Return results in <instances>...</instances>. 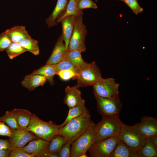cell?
Returning <instances> with one entry per match:
<instances>
[{
    "label": "cell",
    "instance_id": "obj_1",
    "mask_svg": "<svg viewBox=\"0 0 157 157\" xmlns=\"http://www.w3.org/2000/svg\"><path fill=\"white\" fill-rule=\"evenodd\" d=\"M94 124L88 111L70 120L60 128L58 134L72 143Z\"/></svg>",
    "mask_w": 157,
    "mask_h": 157
},
{
    "label": "cell",
    "instance_id": "obj_2",
    "mask_svg": "<svg viewBox=\"0 0 157 157\" xmlns=\"http://www.w3.org/2000/svg\"><path fill=\"white\" fill-rule=\"evenodd\" d=\"M60 125L52 121H44L32 113L30 123L26 129L39 138L49 142L55 135L58 134Z\"/></svg>",
    "mask_w": 157,
    "mask_h": 157
},
{
    "label": "cell",
    "instance_id": "obj_3",
    "mask_svg": "<svg viewBox=\"0 0 157 157\" xmlns=\"http://www.w3.org/2000/svg\"><path fill=\"white\" fill-rule=\"evenodd\" d=\"M97 131L94 143L115 135L120 131L122 122L119 115L102 117Z\"/></svg>",
    "mask_w": 157,
    "mask_h": 157
},
{
    "label": "cell",
    "instance_id": "obj_4",
    "mask_svg": "<svg viewBox=\"0 0 157 157\" xmlns=\"http://www.w3.org/2000/svg\"><path fill=\"white\" fill-rule=\"evenodd\" d=\"M99 123H94L72 143L69 157H79L88 151L94 142Z\"/></svg>",
    "mask_w": 157,
    "mask_h": 157
},
{
    "label": "cell",
    "instance_id": "obj_5",
    "mask_svg": "<svg viewBox=\"0 0 157 157\" xmlns=\"http://www.w3.org/2000/svg\"><path fill=\"white\" fill-rule=\"evenodd\" d=\"M118 137L119 140L138 151L147 139L139 132L135 124L128 126L123 122Z\"/></svg>",
    "mask_w": 157,
    "mask_h": 157
},
{
    "label": "cell",
    "instance_id": "obj_6",
    "mask_svg": "<svg viewBox=\"0 0 157 157\" xmlns=\"http://www.w3.org/2000/svg\"><path fill=\"white\" fill-rule=\"evenodd\" d=\"M102 78L100 70L94 61L89 63L77 73L75 79L79 88L93 86Z\"/></svg>",
    "mask_w": 157,
    "mask_h": 157
},
{
    "label": "cell",
    "instance_id": "obj_7",
    "mask_svg": "<svg viewBox=\"0 0 157 157\" xmlns=\"http://www.w3.org/2000/svg\"><path fill=\"white\" fill-rule=\"evenodd\" d=\"M83 15L76 17L73 33L67 50L80 49L85 51V40L87 31L83 22Z\"/></svg>",
    "mask_w": 157,
    "mask_h": 157
},
{
    "label": "cell",
    "instance_id": "obj_8",
    "mask_svg": "<svg viewBox=\"0 0 157 157\" xmlns=\"http://www.w3.org/2000/svg\"><path fill=\"white\" fill-rule=\"evenodd\" d=\"M92 86L94 93L100 97L120 99L118 90L119 84L113 78H102Z\"/></svg>",
    "mask_w": 157,
    "mask_h": 157
},
{
    "label": "cell",
    "instance_id": "obj_9",
    "mask_svg": "<svg viewBox=\"0 0 157 157\" xmlns=\"http://www.w3.org/2000/svg\"><path fill=\"white\" fill-rule=\"evenodd\" d=\"M94 93L97 111L102 117L119 115L122 107L120 99L104 98Z\"/></svg>",
    "mask_w": 157,
    "mask_h": 157
},
{
    "label": "cell",
    "instance_id": "obj_10",
    "mask_svg": "<svg viewBox=\"0 0 157 157\" xmlns=\"http://www.w3.org/2000/svg\"><path fill=\"white\" fill-rule=\"evenodd\" d=\"M119 139L115 135L94 143L88 150L91 157H110Z\"/></svg>",
    "mask_w": 157,
    "mask_h": 157
},
{
    "label": "cell",
    "instance_id": "obj_11",
    "mask_svg": "<svg viewBox=\"0 0 157 157\" xmlns=\"http://www.w3.org/2000/svg\"><path fill=\"white\" fill-rule=\"evenodd\" d=\"M38 138L26 129L19 128L12 130L8 139L10 149L22 147L29 142Z\"/></svg>",
    "mask_w": 157,
    "mask_h": 157
},
{
    "label": "cell",
    "instance_id": "obj_12",
    "mask_svg": "<svg viewBox=\"0 0 157 157\" xmlns=\"http://www.w3.org/2000/svg\"><path fill=\"white\" fill-rule=\"evenodd\" d=\"M49 144V142L38 138L31 141L28 144L22 148L35 157H48Z\"/></svg>",
    "mask_w": 157,
    "mask_h": 157
},
{
    "label": "cell",
    "instance_id": "obj_13",
    "mask_svg": "<svg viewBox=\"0 0 157 157\" xmlns=\"http://www.w3.org/2000/svg\"><path fill=\"white\" fill-rule=\"evenodd\" d=\"M139 132L146 139L157 136V120L150 116H145L135 124Z\"/></svg>",
    "mask_w": 157,
    "mask_h": 157
},
{
    "label": "cell",
    "instance_id": "obj_14",
    "mask_svg": "<svg viewBox=\"0 0 157 157\" xmlns=\"http://www.w3.org/2000/svg\"><path fill=\"white\" fill-rule=\"evenodd\" d=\"M64 42L61 33L54 46L51 54L46 62V64H55L64 60L67 50Z\"/></svg>",
    "mask_w": 157,
    "mask_h": 157
},
{
    "label": "cell",
    "instance_id": "obj_15",
    "mask_svg": "<svg viewBox=\"0 0 157 157\" xmlns=\"http://www.w3.org/2000/svg\"><path fill=\"white\" fill-rule=\"evenodd\" d=\"M76 17L74 15L67 16L56 21L58 24L60 22L61 23L62 28V33L67 50L73 33Z\"/></svg>",
    "mask_w": 157,
    "mask_h": 157
},
{
    "label": "cell",
    "instance_id": "obj_16",
    "mask_svg": "<svg viewBox=\"0 0 157 157\" xmlns=\"http://www.w3.org/2000/svg\"><path fill=\"white\" fill-rule=\"evenodd\" d=\"M77 85L67 86L65 88V96L63 100L64 104L70 108L77 105L82 99L81 93Z\"/></svg>",
    "mask_w": 157,
    "mask_h": 157
},
{
    "label": "cell",
    "instance_id": "obj_17",
    "mask_svg": "<svg viewBox=\"0 0 157 157\" xmlns=\"http://www.w3.org/2000/svg\"><path fill=\"white\" fill-rule=\"evenodd\" d=\"M69 0H58L56 6L52 13L45 20L49 28L58 24L56 21L64 15L66 11Z\"/></svg>",
    "mask_w": 157,
    "mask_h": 157
},
{
    "label": "cell",
    "instance_id": "obj_18",
    "mask_svg": "<svg viewBox=\"0 0 157 157\" xmlns=\"http://www.w3.org/2000/svg\"><path fill=\"white\" fill-rule=\"evenodd\" d=\"M47 81L44 76L32 73L25 76L21 82V84L29 90L32 91L38 87L43 86Z\"/></svg>",
    "mask_w": 157,
    "mask_h": 157
},
{
    "label": "cell",
    "instance_id": "obj_19",
    "mask_svg": "<svg viewBox=\"0 0 157 157\" xmlns=\"http://www.w3.org/2000/svg\"><path fill=\"white\" fill-rule=\"evenodd\" d=\"M84 51L80 49L71 51L67 50L65 55L64 60L71 62L77 69L78 72L85 68L88 63L84 61L82 57L81 53Z\"/></svg>",
    "mask_w": 157,
    "mask_h": 157
},
{
    "label": "cell",
    "instance_id": "obj_20",
    "mask_svg": "<svg viewBox=\"0 0 157 157\" xmlns=\"http://www.w3.org/2000/svg\"><path fill=\"white\" fill-rule=\"evenodd\" d=\"M110 157H138V150L119 140Z\"/></svg>",
    "mask_w": 157,
    "mask_h": 157
},
{
    "label": "cell",
    "instance_id": "obj_21",
    "mask_svg": "<svg viewBox=\"0 0 157 157\" xmlns=\"http://www.w3.org/2000/svg\"><path fill=\"white\" fill-rule=\"evenodd\" d=\"M12 42L19 43L23 39L31 36L22 26H16L5 31Z\"/></svg>",
    "mask_w": 157,
    "mask_h": 157
},
{
    "label": "cell",
    "instance_id": "obj_22",
    "mask_svg": "<svg viewBox=\"0 0 157 157\" xmlns=\"http://www.w3.org/2000/svg\"><path fill=\"white\" fill-rule=\"evenodd\" d=\"M58 72L55 64H46L39 69L33 71L32 73L44 76L49 84L53 85L55 84L53 80L54 76Z\"/></svg>",
    "mask_w": 157,
    "mask_h": 157
},
{
    "label": "cell",
    "instance_id": "obj_23",
    "mask_svg": "<svg viewBox=\"0 0 157 157\" xmlns=\"http://www.w3.org/2000/svg\"><path fill=\"white\" fill-rule=\"evenodd\" d=\"M67 115L64 122L60 124V128L65 126L71 120L88 111L85 106V101L82 99L80 102L76 106L69 108Z\"/></svg>",
    "mask_w": 157,
    "mask_h": 157
},
{
    "label": "cell",
    "instance_id": "obj_24",
    "mask_svg": "<svg viewBox=\"0 0 157 157\" xmlns=\"http://www.w3.org/2000/svg\"><path fill=\"white\" fill-rule=\"evenodd\" d=\"M138 157H156L157 147L152 142L151 138H147L143 145L138 151Z\"/></svg>",
    "mask_w": 157,
    "mask_h": 157
},
{
    "label": "cell",
    "instance_id": "obj_25",
    "mask_svg": "<svg viewBox=\"0 0 157 157\" xmlns=\"http://www.w3.org/2000/svg\"><path fill=\"white\" fill-rule=\"evenodd\" d=\"M17 123L20 128L26 129L28 126L32 113L26 109H14Z\"/></svg>",
    "mask_w": 157,
    "mask_h": 157
},
{
    "label": "cell",
    "instance_id": "obj_26",
    "mask_svg": "<svg viewBox=\"0 0 157 157\" xmlns=\"http://www.w3.org/2000/svg\"><path fill=\"white\" fill-rule=\"evenodd\" d=\"M67 140L64 137L59 134L54 136L49 142V153H58L62 146Z\"/></svg>",
    "mask_w": 157,
    "mask_h": 157
},
{
    "label": "cell",
    "instance_id": "obj_27",
    "mask_svg": "<svg viewBox=\"0 0 157 157\" xmlns=\"http://www.w3.org/2000/svg\"><path fill=\"white\" fill-rule=\"evenodd\" d=\"M19 43L26 51H29L35 56L39 54L40 50L38 42L31 37L23 39Z\"/></svg>",
    "mask_w": 157,
    "mask_h": 157
},
{
    "label": "cell",
    "instance_id": "obj_28",
    "mask_svg": "<svg viewBox=\"0 0 157 157\" xmlns=\"http://www.w3.org/2000/svg\"><path fill=\"white\" fill-rule=\"evenodd\" d=\"M0 121L6 123L12 130L20 128L17 122L14 109L6 111L3 116L0 117Z\"/></svg>",
    "mask_w": 157,
    "mask_h": 157
},
{
    "label": "cell",
    "instance_id": "obj_29",
    "mask_svg": "<svg viewBox=\"0 0 157 157\" xmlns=\"http://www.w3.org/2000/svg\"><path fill=\"white\" fill-rule=\"evenodd\" d=\"M5 50L11 60L26 51L19 43L14 42H12Z\"/></svg>",
    "mask_w": 157,
    "mask_h": 157
},
{
    "label": "cell",
    "instance_id": "obj_30",
    "mask_svg": "<svg viewBox=\"0 0 157 157\" xmlns=\"http://www.w3.org/2000/svg\"><path fill=\"white\" fill-rule=\"evenodd\" d=\"M76 0H69L66 11L64 15L56 21L67 16L74 15L77 17L81 15H83L84 14L82 10H78L77 9L76 4Z\"/></svg>",
    "mask_w": 157,
    "mask_h": 157
},
{
    "label": "cell",
    "instance_id": "obj_31",
    "mask_svg": "<svg viewBox=\"0 0 157 157\" xmlns=\"http://www.w3.org/2000/svg\"><path fill=\"white\" fill-rule=\"evenodd\" d=\"M76 7L77 10H82L88 8L97 9V4L92 0H76Z\"/></svg>",
    "mask_w": 157,
    "mask_h": 157
},
{
    "label": "cell",
    "instance_id": "obj_32",
    "mask_svg": "<svg viewBox=\"0 0 157 157\" xmlns=\"http://www.w3.org/2000/svg\"><path fill=\"white\" fill-rule=\"evenodd\" d=\"M125 3L135 15L142 13L143 9L139 5L137 0H121Z\"/></svg>",
    "mask_w": 157,
    "mask_h": 157
},
{
    "label": "cell",
    "instance_id": "obj_33",
    "mask_svg": "<svg viewBox=\"0 0 157 157\" xmlns=\"http://www.w3.org/2000/svg\"><path fill=\"white\" fill-rule=\"evenodd\" d=\"M12 42L6 31L1 33L0 34V51H2L5 50Z\"/></svg>",
    "mask_w": 157,
    "mask_h": 157
},
{
    "label": "cell",
    "instance_id": "obj_34",
    "mask_svg": "<svg viewBox=\"0 0 157 157\" xmlns=\"http://www.w3.org/2000/svg\"><path fill=\"white\" fill-rule=\"evenodd\" d=\"M55 64L58 72L61 70H71L75 71L77 74L78 72L72 64L67 60H64Z\"/></svg>",
    "mask_w": 157,
    "mask_h": 157
},
{
    "label": "cell",
    "instance_id": "obj_35",
    "mask_svg": "<svg viewBox=\"0 0 157 157\" xmlns=\"http://www.w3.org/2000/svg\"><path fill=\"white\" fill-rule=\"evenodd\" d=\"M77 73L71 70H65L59 71L56 75L64 81H67L71 78L75 79Z\"/></svg>",
    "mask_w": 157,
    "mask_h": 157
},
{
    "label": "cell",
    "instance_id": "obj_36",
    "mask_svg": "<svg viewBox=\"0 0 157 157\" xmlns=\"http://www.w3.org/2000/svg\"><path fill=\"white\" fill-rule=\"evenodd\" d=\"M10 157H35L33 154L28 153L22 147L12 149Z\"/></svg>",
    "mask_w": 157,
    "mask_h": 157
},
{
    "label": "cell",
    "instance_id": "obj_37",
    "mask_svg": "<svg viewBox=\"0 0 157 157\" xmlns=\"http://www.w3.org/2000/svg\"><path fill=\"white\" fill-rule=\"evenodd\" d=\"M72 144L71 142L67 141L62 146L58 153V157H69Z\"/></svg>",
    "mask_w": 157,
    "mask_h": 157
},
{
    "label": "cell",
    "instance_id": "obj_38",
    "mask_svg": "<svg viewBox=\"0 0 157 157\" xmlns=\"http://www.w3.org/2000/svg\"><path fill=\"white\" fill-rule=\"evenodd\" d=\"M12 129L6 125L4 122L0 121V135L10 137Z\"/></svg>",
    "mask_w": 157,
    "mask_h": 157
},
{
    "label": "cell",
    "instance_id": "obj_39",
    "mask_svg": "<svg viewBox=\"0 0 157 157\" xmlns=\"http://www.w3.org/2000/svg\"><path fill=\"white\" fill-rule=\"evenodd\" d=\"M10 149L8 140L0 139V149Z\"/></svg>",
    "mask_w": 157,
    "mask_h": 157
},
{
    "label": "cell",
    "instance_id": "obj_40",
    "mask_svg": "<svg viewBox=\"0 0 157 157\" xmlns=\"http://www.w3.org/2000/svg\"><path fill=\"white\" fill-rule=\"evenodd\" d=\"M11 151L10 149H0V157H9Z\"/></svg>",
    "mask_w": 157,
    "mask_h": 157
},
{
    "label": "cell",
    "instance_id": "obj_41",
    "mask_svg": "<svg viewBox=\"0 0 157 157\" xmlns=\"http://www.w3.org/2000/svg\"><path fill=\"white\" fill-rule=\"evenodd\" d=\"M151 138L154 144L157 147V136Z\"/></svg>",
    "mask_w": 157,
    "mask_h": 157
},
{
    "label": "cell",
    "instance_id": "obj_42",
    "mask_svg": "<svg viewBox=\"0 0 157 157\" xmlns=\"http://www.w3.org/2000/svg\"><path fill=\"white\" fill-rule=\"evenodd\" d=\"M48 157H58V153H49Z\"/></svg>",
    "mask_w": 157,
    "mask_h": 157
},
{
    "label": "cell",
    "instance_id": "obj_43",
    "mask_svg": "<svg viewBox=\"0 0 157 157\" xmlns=\"http://www.w3.org/2000/svg\"><path fill=\"white\" fill-rule=\"evenodd\" d=\"M86 153H85L81 154L79 156V157H87Z\"/></svg>",
    "mask_w": 157,
    "mask_h": 157
},
{
    "label": "cell",
    "instance_id": "obj_44",
    "mask_svg": "<svg viewBox=\"0 0 157 157\" xmlns=\"http://www.w3.org/2000/svg\"><path fill=\"white\" fill-rule=\"evenodd\" d=\"M94 1H95L96 2H97L98 0H93Z\"/></svg>",
    "mask_w": 157,
    "mask_h": 157
},
{
    "label": "cell",
    "instance_id": "obj_45",
    "mask_svg": "<svg viewBox=\"0 0 157 157\" xmlns=\"http://www.w3.org/2000/svg\"><path fill=\"white\" fill-rule=\"evenodd\" d=\"M119 0V1H120L121 0Z\"/></svg>",
    "mask_w": 157,
    "mask_h": 157
}]
</instances>
